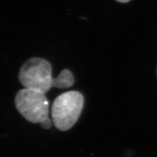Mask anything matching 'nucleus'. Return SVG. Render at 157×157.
I'll return each instance as SVG.
<instances>
[{"label": "nucleus", "instance_id": "6", "mask_svg": "<svg viewBox=\"0 0 157 157\" xmlns=\"http://www.w3.org/2000/svg\"><path fill=\"white\" fill-rule=\"evenodd\" d=\"M116 1H117L119 2H122V3H126V2H129V1H130V0H116Z\"/></svg>", "mask_w": 157, "mask_h": 157}, {"label": "nucleus", "instance_id": "1", "mask_svg": "<svg viewBox=\"0 0 157 157\" xmlns=\"http://www.w3.org/2000/svg\"><path fill=\"white\" fill-rule=\"evenodd\" d=\"M84 105V97L76 91L58 96L52 104L51 115L57 129L67 131L78 121Z\"/></svg>", "mask_w": 157, "mask_h": 157}, {"label": "nucleus", "instance_id": "4", "mask_svg": "<svg viewBox=\"0 0 157 157\" xmlns=\"http://www.w3.org/2000/svg\"><path fill=\"white\" fill-rule=\"evenodd\" d=\"M74 83V78L72 72L67 69L62 71L58 77L54 78L53 87L59 89H67L71 87Z\"/></svg>", "mask_w": 157, "mask_h": 157}, {"label": "nucleus", "instance_id": "2", "mask_svg": "<svg viewBox=\"0 0 157 157\" xmlns=\"http://www.w3.org/2000/svg\"><path fill=\"white\" fill-rule=\"evenodd\" d=\"M19 80L25 88L47 93L54 87L50 63L40 58H30L21 68Z\"/></svg>", "mask_w": 157, "mask_h": 157}, {"label": "nucleus", "instance_id": "5", "mask_svg": "<svg viewBox=\"0 0 157 157\" xmlns=\"http://www.w3.org/2000/svg\"><path fill=\"white\" fill-rule=\"evenodd\" d=\"M41 126L42 127V128L44 129H50L52 125V122L51 121L50 119L49 118H46L44 121H43L41 123Z\"/></svg>", "mask_w": 157, "mask_h": 157}, {"label": "nucleus", "instance_id": "3", "mask_svg": "<svg viewBox=\"0 0 157 157\" xmlns=\"http://www.w3.org/2000/svg\"><path fill=\"white\" fill-rule=\"evenodd\" d=\"M15 102L18 112L30 122L40 124L48 118L49 102L41 92L24 88L17 93Z\"/></svg>", "mask_w": 157, "mask_h": 157}]
</instances>
